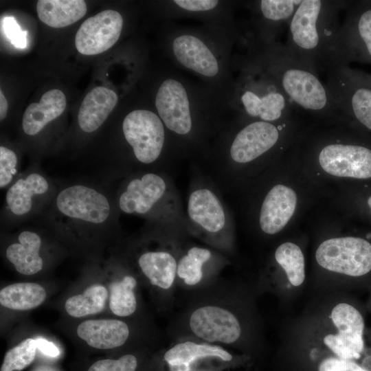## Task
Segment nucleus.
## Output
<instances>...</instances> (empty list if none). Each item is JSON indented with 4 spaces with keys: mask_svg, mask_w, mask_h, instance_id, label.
Segmentation results:
<instances>
[{
    "mask_svg": "<svg viewBox=\"0 0 371 371\" xmlns=\"http://www.w3.org/2000/svg\"><path fill=\"white\" fill-rule=\"evenodd\" d=\"M153 102L179 149L203 148L229 112L227 105L208 87L170 67L157 78Z\"/></svg>",
    "mask_w": 371,
    "mask_h": 371,
    "instance_id": "1",
    "label": "nucleus"
},
{
    "mask_svg": "<svg viewBox=\"0 0 371 371\" xmlns=\"http://www.w3.org/2000/svg\"><path fill=\"white\" fill-rule=\"evenodd\" d=\"M238 38L205 25L179 26L168 21L162 34V46L177 67L199 78L228 106L234 88L232 49Z\"/></svg>",
    "mask_w": 371,
    "mask_h": 371,
    "instance_id": "2",
    "label": "nucleus"
},
{
    "mask_svg": "<svg viewBox=\"0 0 371 371\" xmlns=\"http://www.w3.org/2000/svg\"><path fill=\"white\" fill-rule=\"evenodd\" d=\"M236 44L276 79L295 111L327 120H346L326 82L308 65L279 41L265 43L242 36Z\"/></svg>",
    "mask_w": 371,
    "mask_h": 371,
    "instance_id": "3",
    "label": "nucleus"
},
{
    "mask_svg": "<svg viewBox=\"0 0 371 371\" xmlns=\"http://www.w3.org/2000/svg\"><path fill=\"white\" fill-rule=\"evenodd\" d=\"M349 1L302 0L288 25L287 49L318 74L341 63L340 13Z\"/></svg>",
    "mask_w": 371,
    "mask_h": 371,
    "instance_id": "4",
    "label": "nucleus"
},
{
    "mask_svg": "<svg viewBox=\"0 0 371 371\" xmlns=\"http://www.w3.org/2000/svg\"><path fill=\"white\" fill-rule=\"evenodd\" d=\"M235 82L229 112L245 121L278 123L291 119L296 111L275 77L245 54L232 59Z\"/></svg>",
    "mask_w": 371,
    "mask_h": 371,
    "instance_id": "5",
    "label": "nucleus"
},
{
    "mask_svg": "<svg viewBox=\"0 0 371 371\" xmlns=\"http://www.w3.org/2000/svg\"><path fill=\"white\" fill-rule=\"evenodd\" d=\"M323 73L326 85L344 116L371 131V74L344 63H333Z\"/></svg>",
    "mask_w": 371,
    "mask_h": 371,
    "instance_id": "6",
    "label": "nucleus"
},
{
    "mask_svg": "<svg viewBox=\"0 0 371 371\" xmlns=\"http://www.w3.org/2000/svg\"><path fill=\"white\" fill-rule=\"evenodd\" d=\"M318 266L335 276L326 291H339L341 278H357L371 271V244L354 236L324 240L315 255Z\"/></svg>",
    "mask_w": 371,
    "mask_h": 371,
    "instance_id": "7",
    "label": "nucleus"
},
{
    "mask_svg": "<svg viewBox=\"0 0 371 371\" xmlns=\"http://www.w3.org/2000/svg\"><path fill=\"white\" fill-rule=\"evenodd\" d=\"M122 129L136 160L152 164L166 153L179 149L155 110L135 109L124 117Z\"/></svg>",
    "mask_w": 371,
    "mask_h": 371,
    "instance_id": "8",
    "label": "nucleus"
},
{
    "mask_svg": "<svg viewBox=\"0 0 371 371\" xmlns=\"http://www.w3.org/2000/svg\"><path fill=\"white\" fill-rule=\"evenodd\" d=\"M236 122L239 127L223 137L221 145L222 154L239 164L254 161L275 149L287 126L286 121L272 123L236 119Z\"/></svg>",
    "mask_w": 371,
    "mask_h": 371,
    "instance_id": "9",
    "label": "nucleus"
},
{
    "mask_svg": "<svg viewBox=\"0 0 371 371\" xmlns=\"http://www.w3.org/2000/svg\"><path fill=\"white\" fill-rule=\"evenodd\" d=\"M160 15L168 21L192 19L203 25L239 37L235 11L240 1L223 0H167L157 3Z\"/></svg>",
    "mask_w": 371,
    "mask_h": 371,
    "instance_id": "10",
    "label": "nucleus"
},
{
    "mask_svg": "<svg viewBox=\"0 0 371 371\" xmlns=\"http://www.w3.org/2000/svg\"><path fill=\"white\" fill-rule=\"evenodd\" d=\"M302 0H256L240 1L249 18L238 22L240 34L259 41H278Z\"/></svg>",
    "mask_w": 371,
    "mask_h": 371,
    "instance_id": "11",
    "label": "nucleus"
},
{
    "mask_svg": "<svg viewBox=\"0 0 371 371\" xmlns=\"http://www.w3.org/2000/svg\"><path fill=\"white\" fill-rule=\"evenodd\" d=\"M345 10L339 37L341 62L371 65V1H349Z\"/></svg>",
    "mask_w": 371,
    "mask_h": 371,
    "instance_id": "12",
    "label": "nucleus"
},
{
    "mask_svg": "<svg viewBox=\"0 0 371 371\" xmlns=\"http://www.w3.org/2000/svg\"><path fill=\"white\" fill-rule=\"evenodd\" d=\"M55 205L63 217L81 225H103L111 213L107 197L98 190L82 184L63 189L56 196Z\"/></svg>",
    "mask_w": 371,
    "mask_h": 371,
    "instance_id": "13",
    "label": "nucleus"
},
{
    "mask_svg": "<svg viewBox=\"0 0 371 371\" xmlns=\"http://www.w3.org/2000/svg\"><path fill=\"white\" fill-rule=\"evenodd\" d=\"M319 163L327 173L341 177H371V148L361 144L330 142L323 145Z\"/></svg>",
    "mask_w": 371,
    "mask_h": 371,
    "instance_id": "14",
    "label": "nucleus"
},
{
    "mask_svg": "<svg viewBox=\"0 0 371 371\" xmlns=\"http://www.w3.org/2000/svg\"><path fill=\"white\" fill-rule=\"evenodd\" d=\"M123 27L122 15L114 10H105L82 23L76 34V47L83 55L102 53L118 41Z\"/></svg>",
    "mask_w": 371,
    "mask_h": 371,
    "instance_id": "15",
    "label": "nucleus"
},
{
    "mask_svg": "<svg viewBox=\"0 0 371 371\" xmlns=\"http://www.w3.org/2000/svg\"><path fill=\"white\" fill-rule=\"evenodd\" d=\"M189 324L196 337L210 342L234 344L243 333L238 318L226 308L216 306L198 308L191 314Z\"/></svg>",
    "mask_w": 371,
    "mask_h": 371,
    "instance_id": "16",
    "label": "nucleus"
},
{
    "mask_svg": "<svg viewBox=\"0 0 371 371\" xmlns=\"http://www.w3.org/2000/svg\"><path fill=\"white\" fill-rule=\"evenodd\" d=\"M274 260L281 272L272 286L284 303H289L299 296L307 285L304 256L297 245L285 242L276 248Z\"/></svg>",
    "mask_w": 371,
    "mask_h": 371,
    "instance_id": "17",
    "label": "nucleus"
},
{
    "mask_svg": "<svg viewBox=\"0 0 371 371\" xmlns=\"http://www.w3.org/2000/svg\"><path fill=\"white\" fill-rule=\"evenodd\" d=\"M168 184L161 175L146 172L127 182L118 197L120 210L128 214L150 212L168 192Z\"/></svg>",
    "mask_w": 371,
    "mask_h": 371,
    "instance_id": "18",
    "label": "nucleus"
},
{
    "mask_svg": "<svg viewBox=\"0 0 371 371\" xmlns=\"http://www.w3.org/2000/svg\"><path fill=\"white\" fill-rule=\"evenodd\" d=\"M187 214L192 223L208 234H218L227 224L221 201L215 192L207 187H199L190 192Z\"/></svg>",
    "mask_w": 371,
    "mask_h": 371,
    "instance_id": "19",
    "label": "nucleus"
},
{
    "mask_svg": "<svg viewBox=\"0 0 371 371\" xmlns=\"http://www.w3.org/2000/svg\"><path fill=\"white\" fill-rule=\"evenodd\" d=\"M297 196L291 188L282 184L273 186L266 195L260 209L259 223L267 234L281 231L294 214Z\"/></svg>",
    "mask_w": 371,
    "mask_h": 371,
    "instance_id": "20",
    "label": "nucleus"
},
{
    "mask_svg": "<svg viewBox=\"0 0 371 371\" xmlns=\"http://www.w3.org/2000/svg\"><path fill=\"white\" fill-rule=\"evenodd\" d=\"M76 333L89 346L108 350L122 346L129 336V328L120 319H87L78 326Z\"/></svg>",
    "mask_w": 371,
    "mask_h": 371,
    "instance_id": "21",
    "label": "nucleus"
},
{
    "mask_svg": "<svg viewBox=\"0 0 371 371\" xmlns=\"http://www.w3.org/2000/svg\"><path fill=\"white\" fill-rule=\"evenodd\" d=\"M118 102L117 93L104 87H96L84 98L78 115L80 128L86 133L98 129Z\"/></svg>",
    "mask_w": 371,
    "mask_h": 371,
    "instance_id": "22",
    "label": "nucleus"
},
{
    "mask_svg": "<svg viewBox=\"0 0 371 371\" xmlns=\"http://www.w3.org/2000/svg\"><path fill=\"white\" fill-rule=\"evenodd\" d=\"M49 188V182L43 175L30 172L10 186L5 194L7 207L13 215L23 216L31 211L36 198L45 194Z\"/></svg>",
    "mask_w": 371,
    "mask_h": 371,
    "instance_id": "23",
    "label": "nucleus"
},
{
    "mask_svg": "<svg viewBox=\"0 0 371 371\" xmlns=\"http://www.w3.org/2000/svg\"><path fill=\"white\" fill-rule=\"evenodd\" d=\"M205 358H216L229 363L234 360L233 355L221 347L192 341L177 344L164 355L170 371H192L197 361Z\"/></svg>",
    "mask_w": 371,
    "mask_h": 371,
    "instance_id": "24",
    "label": "nucleus"
},
{
    "mask_svg": "<svg viewBox=\"0 0 371 371\" xmlns=\"http://www.w3.org/2000/svg\"><path fill=\"white\" fill-rule=\"evenodd\" d=\"M67 104L63 92L52 89L45 92L38 102L30 104L23 116V131L28 135H35L51 121L59 117Z\"/></svg>",
    "mask_w": 371,
    "mask_h": 371,
    "instance_id": "25",
    "label": "nucleus"
},
{
    "mask_svg": "<svg viewBox=\"0 0 371 371\" xmlns=\"http://www.w3.org/2000/svg\"><path fill=\"white\" fill-rule=\"evenodd\" d=\"M41 236L31 230H24L18 236V241L10 245L5 251L7 259L21 274L34 275L43 267L40 256Z\"/></svg>",
    "mask_w": 371,
    "mask_h": 371,
    "instance_id": "26",
    "label": "nucleus"
},
{
    "mask_svg": "<svg viewBox=\"0 0 371 371\" xmlns=\"http://www.w3.org/2000/svg\"><path fill=\"white\" fill-rule=\"evenodd\" d=\"M36 12L43 23L60 28L82 19L87 12V5L82 0H39Z\"/></svg>",
    "mask_w": 371,
    "mask_h": 371,
    "instance_id": "27",
    "label": "nucleus"
},
{
    "mask_svg": "<svg viewBox=\"0 0 371 371\" xmlns=\"http://www.w3.org/2000/svg\"><path fill=\"white\" fill-rule=\"evenodd\" d=\"M138 265L150 284L162 289H170L177 271L175 258L166 251H149L140 255Z\"/></svg>",
    "mask_w": 371,
    "mask_h": 371,
    "instance_id": "28",
    "label": "nucleus"
},
{
    "mask_svg": "<svg viewBox=\"0 0 371 371\" xmlns=\"http://www.w3.org/2000/svg\"><path fill=\"white\" fill-rule=\"evenodd\" d=\"M47 296L45 288L34 282L9 284L0 291V304L12 310L27 311L41 305Z\"/></svg>",
    "mask_w": 371,
    "mask_h": 371,
    "instance_id": "29",
    "label": "nucleus"
},
{
    "mask_svg": "<svg viewBox=\"0 0 371 371\" xmlns=\"http://www.w3.org/2000/svg\"><path fill=\"white\" fill-rule=\"evenodd\" d=\"M107 297L108 291L104 286L92 284L82 293L69 297L65 303V308L73 317L95 315L104 310Z\"/></svg>",
    "mask_w": 371,
    "mask_h": 371,
    "instance_id": "30",
    "label": "nucleus"
},
{
    "mask_svg": "<svg viewBox=\"0 0 371 371\" xmlns=\"http://www.w3.org/2000/svg\"><path fill=\"white\" fill-rule=\"evenodd\" d=\"M288 360L297 371H369L355 361L328 356H298Z\"/></svg>",
    "mask_w": 371,
    "mask_h": 371,
    "instance_id": "31",
    "label": "nucleus"
},
{
    "mask_svg": "<svg viewBox=\"0 0 371 371\" xmlns=\"http://www.w3.org/2000/svg\"><path fill=\"white\" fill-rule=\"evenodd\" d=\"M136 280L125 276L121 280L112 282L109 286V308L119 317H127L136 310L137 300L134 293Z\"/></svg>",
    "mask_w": 371,
    "mask_h": 371,
    "instance_id": "32",
    "label": "nucleus"
},
{
    "mask_svg": "<svg viewBox=\"0 0 371 371\" xmlns=\"http://www.w3.org/2000/svg\"><path fill=\"white\" fill-rule=\"evenodd\" d=\"M211 257V251L206 248H190L177 262V275L188 285L198 284L203 278V266Z\"/></svg>",
    "mask_w": 371,
    "mask_h": 371,
    "instance_id": "33",
    "label": "nucleus"
},
{
    "mask_svg": "<svg viewBox=\"0 0 371 371\" xmlns=\"http://www.w3.org/2000/svg\"><path fill=\"white\" fill-rule=\"evenodd\" d=\"M36 339L27 338L5 353L0 371H20L34 360L36 354Z\"/></svg>",
    "mask_w": 371,
    "mask_h": 371,
    "instance_id": "34",
    "label": "nucleus"
},
{
    "mask_svg": "<svg viewBox=\"0 0 371 371\" xmlns=\"http://www.w3.org/2000/svg\"><path fill=\"white\" fill-rule=\"evenodd\" d=\"M137 359L133 355L127 354L118 359H105L93 363L87 371H135Z\"/></svg>",
    "mask_w": 371,
    "mask_h": 371,
    "instance_id": "35",
    "label": "nucleus"
},
{
    "mask_svg": "<svg viewBox=\"0 0 371 371\" xmlns=\"http://www.w3.org/2000/svg\"><path fill=\"white\" fill-rule=\"evenodd\" d=\"M18 157L11 149L0 146V187L9 186L17 173Z\"/></svg>",
    "mask_w": 371,
    "mask_h": 371,
    "instance_id": "36",
    "label": "nucleus"
},
{
    "mask_svg": "<svg viewBox=\"0 0 371 371\" xmlns=\"http://www.w3.org/2000/svg\"><path fill=\"white\" fill-rule=\"evenodd\" d=\"M1 22L4 32L12 44L16 47H25L27 32L21 30L14 18L11 16L5 17Z\"/></svg>",
    "mask_w": 371,
    "mask_h": 371,
    "instance_id": "37",
    "label": "nucleus"
},
{
    "mask_svg": "<svg viewBox=\"0 0 371 371\" xmlns=\"http://www.w3.org/2000/svg\"><path fill=\"white\" fill-rule=\"evenodd\" d=\"M36 343L37 349L47 356L56 357L60 355L59 349L53 342L43 338H38L36 339Z\"/></svg>",
    "mask_w": 371,
    "mask_h": 371,
    "instance_id": "38",
    "label": "nucleus"
},
{
    "mask_svg": "<svg viewBox=\"0 0 371 371\" xmlns=\"http://www.w3.org/2000/svg\"><path fill=\"white\" fill-rule=\"evenodd\" d=\"M8 104L1 89L0 90V120H3L8 113Z\"/></svg>",
    "mask_w": 371,
    "mask_h": 371,
    "instance_id": "39",
    "label": "nucleus"
},
{
    "mask_svg": "<svg viewBox=\"0 0 371 371\" xmlns=\"http://www.w3.org/2000/svg\"><path fill=\"white\" fill-rule=\"evenodd\" d=\"M368 204L369 205V207H370V210H371V196H370L368 199Z\"/></svg>",
    "mask_w": 371,
    "mask_h": 371,
    "instance_id": "40",
    "label": "nucleus"
}]
</instances>
